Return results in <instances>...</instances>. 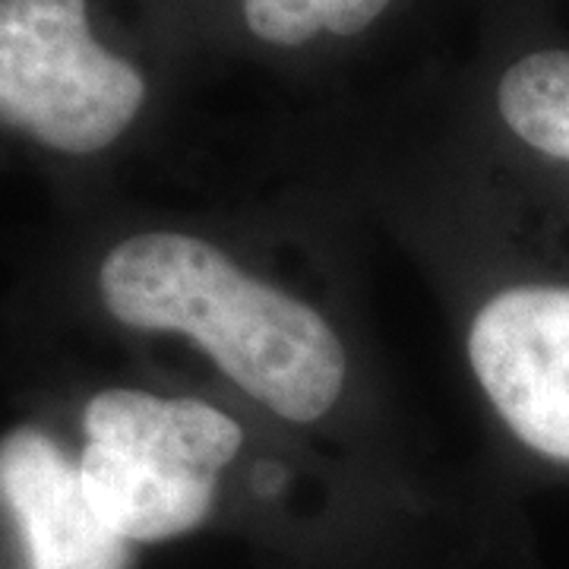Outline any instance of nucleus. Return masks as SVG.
I'll return each instance as SVG.
<instances>
[{
    "label": "nucleus",
    "instance_id": "nucleus-1",
    "mask_svg": "<svg viewBox=\"0 0 569 569\" xmlns=\"http://www.w3.org/2000/svg\"><path fill=\"white\" fill-rule=\"evenodd\" d=\"M102 298L133 329L190 336L224 377L284 421H320L342 396L348 358L336 329L193 234L127 238L104 260Z\"/></svg>",
    "mask_w": 569,
    "mask_h": 569
},
{
    "label": "nucleus",
    "instance_id": "nucleus-2",
    "mask_svg": "<svg viewBox=\"0 0 569 569\" xmlns=\"http://www.w3.org/2000/svg\"><path fill=\"white\" fill-rule=\"evenodd\" d=\"M80 481L123 541H168L206 522L244 430L200 399L104 389L82 415Z\"/></svg>",
    "mask_w": 569,
    "mask_h": 569
},
{
    "label": "nucleus",
    "instance_id": "nucleus-3",
    "mask_svg": "<svg viewBox=\"0 0 569 569\" xmlns=\"http://www.w3.org/2000/svg\"><path fill=\"white\" fill-rule=\"evenodd\" d=\"M140 70L89 32L86 0H0V123L89 156L137 118Z\"/></svg>",
    "mask_w": 569,
    "mask_h": 569
},
{
    "label": "nucleus",
    "instance_id": "nucleus-4",
    "mask_svg": "<svg viewBox=\"0 0 569 569\" xmlns=\"http://www.w3.org/2000/svg\"><path fill=\"white\" fill-rule=\"evenodd\" d=\"M468 361L512 433L569 462V288L519 284L478 310Z\"/></svg>",
    "mask_w": 569,
    "mask_h": 569
},
{
    "label": "nucleus",
    "instance_id": "nucleus-5",
    "mask_svg": "<svg viewBox=\"0 0 569 569\" xmlns=\"http://www.w3.org/2000/svg\"><path fill=\"white\" fill-rule=\"evenodd\" d=\"M0 493L20 522L29 569H127L130 548L92 509L80 468L39 430L0 443Z\"/></svg>",
    "mask_w": 569,
    "mask_h": 569
},
{
    "label": "nucleus",
    "instance_id": "nucleus-6",
    "mask_svg": "<svg viewBox=\"0 0 569 569\" xmlns=\"http://www.w3.org/2000/svg\"><path fill=\"white\" fill-rule=\"evenodd\" d=\"M497 102L519 140L569 162V51H538L512 63Z\"/></svg>",
    "mask_w": 569,
    "mask_h": 569
},
{
    "label": "nucleus",
    "instance_id": "nucleus-7",
    "mask_svg": "<svg viewBox=\"0 0 569 569\" xmlns=\"http://www.w3.org/2000/svg\"><path fill=\"white\" fill-rule=\"evenodd\" d=\"M389 7V0H244L250 32L269 44H305L320 32L358 36Z\"/></svg>",
    "mask_w": 569,
    "mask_h": 569
}]
</instances>
